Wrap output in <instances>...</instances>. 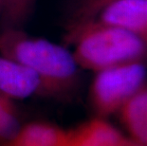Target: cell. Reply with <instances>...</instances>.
<instances>
[{
    "label": "cell",
    "mask_w": 147,
    "mask_h": 146,
    "mask_svg": "<svg viewBox=\"0 0 147 146\" xmlns=\"http://www.w3.org/2000/svg\"><path fill=\"white\" fill-rule=\"evenodd\" d=\"M0 55L35 72L41 80L42 95H64L79 78L80 67L67 46L30 36L24 30H0Z\"/></svg>",
    "instance_id": "1"
},
{
    "label": "cell",
    "mask_w": 147,
    "mask_h": 146,
    "mask_svg": "<svg viewBox=\"0 0 147 146\" xmlns=\"http://www.w3.org/2000/svg\"><path fill=\"white\" fill-rule=\"evenodd\" d=\"M64 41L73 46L78 66L95 72L147 56V45L139 37L98 19L67 21Z\"/></svg>",
    "instance_id": "2"
},
{
    "label": "cell",
    "mask_w": 147,
    "mask_h": 146,
    "mask_svg": "<svg viewBox=\"0 0 147 146\" xmlns=\"http://www.w3.org/2000/svg\"><path fill=\"white\" fill-rule=\"evenodd\" d=\"M147 69L143 62H133L96 72L90 94L101 114L121 110L129 99L144 87Z\"/></svg>",
    "instance_id": "3"
},
{
    "label": "cell",
    "mask_w": 147,
    "mask_h": 146,
    "mask_svg": "<svg viewBox=\"0 0 147 146\" xmlns=\"http://www.w3.org/2000/svg\"><path fill=\"white\" fill-rule=\"evenodd\" d=\"M139 37L147 45V0H121L106 7L97 18Z\"/></svg>",
    "instance_id": "4"
},
{
    "label": "cell",
    "mask_w": 147,
    "mask_h": 146,
    "mask_svg": "<svg viewBox=\"0 0 147 146\" xmlns=\"http://www.w3.org/2000/svg\"><path fill=\"white\" fill-rule=\"evenodd\" d=\"M41 90V80L30 68L0 55V95L26 99Z\"/></svg>",
    "instance_id": "5"
},
{
    "label": "cell",
    "mask_w": 147,
    "mask_h": 146,
    "mask_svg": "<svg viewBox=\"0 0 147 146\" xmlns=\"http://www.w3.org/2000/svg\"><path fill=\"white\" fill-rule=\"evenodd\" d=\"M130 139L110 123L95 119L68 132V146H128Z\"/></svg>",
    "instance_id": "6"
},
{
    "label": "cell",
    "mask_w": 147,
    "mask_h": 146,
    "mask_svg": "<svg viewBox=\"0 0 147 146\" xmlns=\"http://www.w3.org/2000/svg\"><path fill=\"white\" fill-rule=\"evenodd\" d=\"M6 146H68V132L46 122H30Z\"/></svg>",
    "instance_id": "7"
},
{
    "label": "cell",
    "mask_w": 147,
    "mask_h": 146,
    "mask_svg": "<svg viewBox=\"0 0 147 146\" xmlns=\"http://www.w3.org/2000/svg\"><path fill=\"white\" fill-rule=\"evenodd\" d=\"M120 111L131 139L147 146V87L132 96Z\"/></svg>",
    "instance_id": "8"
},
{
    "label": "cell",
    "mask_w": 147,
    "mask_h": 146,
    "mask_svg": "<svg viewBox=\"0 0 147 146\" xmlns=\"http://www.w3.org/2000/svg\"><path fill=\"white\" fill-rule=\"evenodd\" d=\"M36 0H2L0 6V30H23L35 7Z\"/></svg>",
    "instance_id": "9"
},
{
    "label": "cell",
    "mask_w": 147,
    "mask_h": 146,
    "mask_svg": "<svg viewBox=\"0 0 147 146\" xmlns=\"http://www.w3.org/2000/svg\"><path fill=\"white\" fill-rule=\"evenodd\" d=\"M121 0H70L67 8V20L95 19L109 5Z\"/></svg>",
    "instance_id": "10"
},
{
    "label": "cell",
    "mask_w": 147,
    "mask_h": 146,
    "mask_svg": "<svg viewBox=\"0 0 147 146\" xmlns=\"http://www.w3.org/2000/svg\"><path fill=\"white\" fill-rule=\"evenodd\" d=\"M21 127L11 99L0 95V139L10 141L18 134Z\"/></svg>",
    "instance_id": "11"
},
{
    "label": "cell",
    "mask_w": 147,
    "mask_h": 146,
    "mask_svg": "<svg viewBox=\"0 0 147 146\" xmlns=\"http://www.w3.org/2000/svg\"><path fill=\"white\" fill-rule=\"evenodd\" d=\"M128 146H144V145H142V144L138 143V142L134 141L133 139H130V143H129V145H128Z\"/></svg>",
    "instance_id": "12"
},
{
    "label": "cell",
    "mask_w": 147,
    "mask_h": 146,
    "mask_svg": "<svg viewBox=\"0 0 147 146\" xmlns=\"http://www.w3.org/2000/svg\"><path fill=\"white\" fill-rule=\"evenodd\" d=\"M1 1H2V0H0V6H1Z\"/></svg>",
    "instance_id": "13"
}]
</instances>
